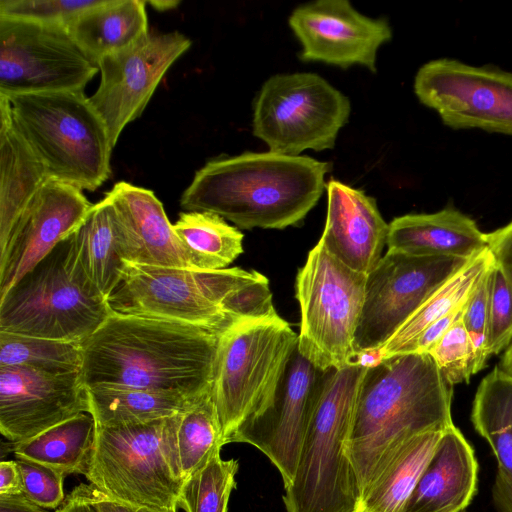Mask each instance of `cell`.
I'll list each match as a JSON object with an SVG mask.
<instances>
[{
    "instance_id": "6da1fadb",
    "label": "cell",
    "mask_w": 512,
    "mask_h": 512,
    "mask_svg": "<svg viewBox=\"0 0 512 512\" xmlns=\"http://www.w3.org/2000/svg\"><path fill=\"white\" fill-rule=\"evenodd\" d=\"M219 330L112 312L81 343L85 387L198 397L212 389Z\"/></svg>"
},
{
    "instance_id": "7a4b0ae2",
    "label": "cell",
    "mask_w": 512,
    "mask_h": 512,
    "mask_svg": "<svg viewBox=\"0 0 512 512\" xmlns=\"http://www.w3.org/2000/svg\"><path fill=\"white\" fill-rule=\"evenodd\" d=\"M453 387L425 353L368 368L345 443L360 498L406 441L453 425Z\"/></svg>"
},
{
    "instance_id": "3957f363",
    "label": "cell",
    "mask_w": 512,
    "mask_h": 512,
    "mask_svg": "<svg viewBox=\"0 0 512 512\" xmlns=\"http://www.w3.org/2000/svg\"><path fill=\"white\" fill-rule=\"evenodd\" d=\"M330 170L328 162L271 151L214 159L195 173L180 206L215 213L241 229H284L317 204Z\"/></svg>"
},
{
    "instance_id": "277c9868",
    "label": "cell",
    "mask_w": 512,
    "mask_h": 512,
    "mask_svg": "<svg viewBox=\"0 0 512 512\" xmlns=\"http://www.w3.org/2000/svg\"><path fill=\"white\" fill-rule=\"evenodd\" d=\"M107 302L115 313L219 330L244 318L277 313L269 280L238 267L201 270L126 262Z\"/></svg>"
},
{
    "instance_id": "5b68a950",
    "label": "cell",
    "mask_w": 512,
    "mask_h": 512,
    "mask_svg": "<svg viewBox=\"0 0 512 512\" xmlns=\"http://www.w3.org/2000/svg\"><path fill=\"white\" fill-rule=\"evenodd\" d=\"M367 370L351 363L324 372L295 476L283 495L286 512L356 511L360 492L345 443Z\"/></svg>"
},
{
    "instance_id": "8992f818",
    "label": "cell",
    "mask_w": 512,
    "mask_h": 512,
    "mask_svg": "<svg viewBox=\"0 0 512 512\" xmlns=\"http://www.w3.org/2000/svg\"><path fill=\"white\" fill-rule=\"evenodd\" d=\"M298 334L277 313L236 321L221 335L212 397L223 440L273 405Z\"/></svg>"
},
{
    "instance_id": "52a82bcc",
    "label": "cell",
    "mask_w": 512,
    "mask_h": 512,
    "mask_svg": "<svg viewBox=\"0 0 512 512\" xmlns=\"http://www.w3.org/2000/svg\"><path fill=\"white\" fill-rule=\"evenodd\" d=\"M13 120L50 178L94 191L111 175L114 148L84 91L8 97Z\"/></svg>"
},
{
    "instance_id": "ba28073f",
    "label": "cell",
    "mask_w": 512,
    "mask_h": 512,
    "mask_svg": "<svg viewBox=\"0 0 512 512\" xmlns=\"http://www.w3.org/2000/svg\"><path fill=\"white\" fill-rule=\"evenodd\" d=\"M111 313L67 237L0 298V331L82 343Z\"/></svg>"
},
{
    "instance_id": "9c48e42d",
    "label": "cell",
    "mask_w": 512,
    "mask_h": 512,
    "mask_svg": "<svg viewBox=\"0 0 512 512\" xmlns=\"http://www.w3.org/2000/svg\"><path fill=\"white\" fill-rule=\"evenodd\" d=\"M367 275L356 272L318 242L295 279L300 308L297 349L321 371L355 363L356 332Z\"/></svg>"
},
{
    "instance_id": "30bf717a",
    "label": "cell",
    "mask_w": 512,
    "mask_h": 512,
    "mask_svg": "<svg viewBox=\"0 0 512 512\" xmlns=\"http://www.w3.org/2000/svg\"><path fill=\"white\" fill-rule=\"evenodd\" d=\"M167 418L124 425L95 423L85 477L96 490L121 503L158 511L178 510L181 489L164 443Z\"/></svg>"
},
{
    "instance_id": "8fae6325",
    "label": "cell",
    "mask_w": 512,
    "mask_h": 512,
    "mask_svg": "<svg viewBox=\"0 0 512 512\" xmlns=\"http://www.w3.org/2000/svg\"><path fill=\"white\" fill-rule=\"evenodd\" d=\"M350 111L347 96L321 76L277 74L265 81L255 99L253 135L274 153L323 151L334 147Z\"/></svg>"
},
{
    "instance_id": "7c38bea8",
    "label": "cell",
    "mask_w": 512,
    "mask_h": 512,
    "mask_svg": "<svg viewBox=\"0 0 512 512\" xmlns=\"http://www.w3.org/2000/svg\"><path fill=\"white\" fill-rule=\"evenodd\" d=\"M98 71L66 27L0 17V94L84 91Z\"/></svg>"
},
{
    "instance_id": "4fadbf2b",
    "label": "cell",
    "mask_w": 512,
    "mask_h": 512,
    "mask_svg": "<svg viewBox=\"0 0 512 512\" xmlns=\"http://www.w3.org/2000/svg\"><path fill=\"white\" fill-rule=\"evenodd\" d=\"M414 92L450 128L512 136V72L436 59L420 67Z\"/></svg>"
},
{
    "instance_id": "5bb4252c",
    "label": "cell",
    "mask_w": 512,
    "mask_h": 512,
    "mask_svg": "<svg viewBox=\"0 0 512 512\" xmlns=\"http://www.w3.org/2000/svg\"><path fill=\"white\" fill-rule=\"evenodd\" d=\"M469 260L387 251L367 275L364 305L355 338L357 354L381 347Z\"/></svg>"
},
{
    "instance_id": "9a60e30c",
    "label": "cell",
    "mask_w": 512,
    "mask_h": 512,
    "mask_svg": "<svg viewBox=\"0 0 512 512\" xmlns=\"http://www.w3.org/2000/svg\"><path fill=\"white\" fill-rule=\"evenodd\" d=\"M191 46L184 34L149 32L134 44L104 56L90 103L105 123L113 147L123 129L141 116L172 64Z\"/></svg>"
},
{
    "instance_id": "2e32d148",
    "label": "cell",
    "mask_w": 512,
    "mask_h": 512,
    "mask_svg": "<svg viewBox=\"0 0 512 512\" xmlns=\"http://www.w3.org/2000/svg\"><path fill=\"white\" fill-rule=\"evenodd\" d=\"M288 22L301 44V60L343 69L361 65L375 72L378 49L392 38L386 19L367 17L347 0H317L300 5Z\"/></svg>"
},
{
    "instance_id": "e0dca14e",
    "label": "cell",
    "mask_w": 512,
    "mask_h": 512,
    "mask_svg": "<svg viewBox=\"0 0 512 512\" xmlns=\"http://www.w3.org/2000/svg\"><path fill=\"white\" fill-rule=\"evenodd\" d=\"M92 204L81 189L50 178L0 246V298L82 222Z\"/></svg>"
},
{
    "instance_id": "ac0fdd59",
    "label": "cell",
    "mask_w": 512,
    "mask_h": 512,
    "mask_svg": "<svg viewBox=\"0 0 512 512\" xmlns=\"http://www.w3.org/2000/svg\"><path fill=\"white\" fill-rule=\"evenodd\" d=\"M324 372L296 348L271 408L255 422L238 428L228 440L260 450L278 469L284 488L295 476Z\"/></svg>"
},
{
    "instance_id": "d6986e66",
    "label": "cell",
    "mask_w": 512,
    "mask_h": 512,
    "mask_svg": "<svg viewBox=\"0 0 512 512\" xmlns=\"http://www.w3.org/2000/svg\"><path fill=\"white\" fill-rule=\"evenodd\" d=\"M81 373L50 374L22 366L0 367V432L17 443L88 412Z\"/></svg>"
},
{
    "instance_id": "ffe728a7",
    "label": "cell",
    "mask_w": 512,
    "mask_h": 512,
    "mask_svg": "<svg viewBox=\"0 0 512 512\" xmlns=\"http://www.w3.org/2000/svg\"><path fill=\"white\" fill-rule=\"evenodd\" d=\"M106 196L114 206L119 247L125 262L197 269L153 191L120 181Z\"/></svg>"
},
{
    "instance_id": "44dd1931",
    "label": "cell",
    "mask_w": 512,
    "mask_h": 512,
    "mask_svg": "<svg viewBox=\"0 0 512 512\" xmlns=\"http://www.w3.org/2000/svg\"><path fill=\"white\" fill-rule=\"evenodd\" d=\"M327 188V217L319 243L350 269L368 275L382 258L389 224L374 198L337 180Z\"/></svg>"
},
{
    "instance_id": "7402d4cb",
    "label": "cell",
    "mask_w": 512,
    "mask_h": 512,
    "mask_svg": "<svg viewBox=\"0 0 512 512\" xmlns=\"http://www.w3.org/2000/svg\"><path fill=\"white\" fill-rule=\"evenodd\" d=\"M478 463L471 445L453 424L400 512H463L477 492Z\"/></svg>"
},
{
    "instance_id": "603a6c76",
    "label": "cell",
    "mask_w": 512,
    "mask_h": 512,
    "mask_svg": "<svg viewBox=\"0 0 512 512\" xmlns=\"http://www.w3.org/2000/svg\"><path fill=\"white\" fill-rule=\"evenodd\" d=\"M387 251L414 256L471 259L488 247L487 233L453 207L435 213L406 214L389 223Z\"/></svg>"
},
{
    "instance_id": "cb8c5ba5",
    "label": "cell",
    "mask_w": 512,
    "mask_h": 512,
    "mask_svg": "<svg viewBox=\"0 0 512 512\" xmlns=\"http://www.w3.org/2000/svg\"><path fill=\"white\" fill-rule=\"evenodd\" d=\"M49 179L46 167L16 127L8 97L0 94V246Z\"/></svg>"
},
{
    "instance_id": "d4e9b609",
    "label": "cell",
    "mask_w": 512,
    "mask_h": 512,
    "mask_svg": "<svg viewBox=\"0 0 512 512\" xmlns=\"http://www.w3.org/2000/svg\"><path fill=\"white\" fill-rule=\"evenodd\" d=\"M146 1L100 0L67 26L73 41L96 66L106 55L122 50L148 31Z\"/></svg>"
},
{
    "instance_id": "484cf974",
    "label": "cell",
    "mask_w": 512,
    "mask_h": 512,
    "mask_svg": "<svg viewBox=\"0 0 512 512\" xmlns=\"http://www.w3.org/2000/svg\"><path fill=\"white\" fill-rule=\"evenodd\" d=\"M68 237L78 267L107 299L121 282L126 263L120 252L116 215L110 199L105 195L93 204Z\"/></svg>"
},
{
    "instance_id": "4316f807",
    "label": "cell",
    "mask_w": 512,
    "mask_h": 512,
    "mask_svg": "<svg viewBox=\"0 0 512 512\" xmlns=\"http://www.w3.org/2000/svg\"><path fill=\"white\" fill-rule=\"evenodd\" d=\"M164 443L174 476L183 482L225 445L212 389L167 419Z\"/></svg>"
},
{
    "instance_id": "83f0119b",
    "label": "cell",
    "mask_w": 512,
    "mask_h": 512,
    "mask_svg": "<svg viewBox=\"0 0 512 512\" xmlns=\"http://www.w3.org/2000/svg\"><path fill=\"white\" fill-rule=\"evenodd\" d=\"M488 247L470 259L458 272L430 295L381 347V360L414 353L421 334L434 322L463 306L493 263Z\"/></svg>"
},
{
    "instance_id": "f1b7e54d",
    "label": "cell",
    "mask_w": 512,
    "mask_h": 512,
    "mask_svg": "<svg viewBox=\"0 0 512 512\" xmlns=\"http://www.w3.org/2000/svg\"><path fill=\"white\" fill-rule=\"evenodd\" d=\"M445 430L420 433L400 446L361 496L356 511L400 512Z\"/></svg>"
},
{
    "instance_id": "f546056e",
    "label": "cell",
    "mask_w": 512,
    "mask_h": 512,
    "mask_svg": "<svg viewBox=\"0 0 512 512\" xmlns=\"http://www.w3.org/2000/svg\"><path fill=\"white\" fill-rule=\"evenodd\" d=\"M95 436V420L88 412L80 413L42 433L13 442L17 459L39 462L66 474L86 475Z\"/></svg>"
},
{
    "instance_id": "4dcf8cb0",
    "label": "cell",
    "mask_w": 512,
    "mask_h": 512,
    "mask_svg": "<svg viewBox=\"0 0 512 512\" xmlns=\"http://www.w3.org/2000/svg\"><path fill=\"white\" fill-rule=\"evenodd\" d=\"M89 411L105 426L147 422L171 417L191 407L201 396L131 388L86 387ZM205 394V393H204Z\"/></svg>"
},
{
    "instance_id": "1f68e13d",
    "label": "cell",
    "mask_w": 512,
    "mask_h": 512,
    "mask_svg": "<svg viewBox=\"0 0 512 512\" xmlns=\"http://www.w3.org/2000/svg\"><path fill=\"white\" fill-rule=\"evenodd\" d=\"M471 421L489 444L498 468L512 480V377L498 366L486 375L476 391Z\"/></svg>"
},
{
    "instance_id": "d6a6232c",
    "label": "cell",
    "mask_w": 512,
    "mask_h": 512,
    "mask_svg": "<svg viewBox=\"0 0 512 512\" xmlns=\"http://www.w3.org/2000/svg\"><path fill=\"white\" fill-rule=\"evenodd\" d=\"M173 228L197 269L227 268L243 253V233L215 213L181 212Z\"/></svg>"
},
{
    "instance_id": "836d02e7",
    "label": "cell",
    "mask_w": 512,
    "mask_h": 512,
    "mask_svg": "<svg viewBox=\"0 0 512 512\" xmlns=\"http://www.w3.org/2000/svg\"><path fill=\"white\" fill-rule=\"evenodd\" d=\"M81 343L0 331V367L22 366L50 374L81 372Z\"/></svg>"
},
{
    "instance_id": "e575fe53",
    "label": "cell",
    "mask_w": 512,
    "mask_h": 512,
    "mask_svg": "<svg viewBox=\"0 0 512 512\" xmlns=\"http://www.w3.org/2000/svg\"><path fill=\"white\" fill-rule=\"evenodd\" d=\"M238 468L237 460H223L217 451L183 482L178 508L186 512H227Z\"/></svg>"
},
{
    "instance_id": "d590c367",
    "label": "cell",
    "mask_w": 512,
    "mask_h": 512,
    "mask_svg": "<svg viewBox=\"0 0 512 512\" xmlns=\"http://www.w3.org/2000/svg\"><path fill=\"white\" fill-rule=\"evenodd\" d=\"M464 307L452 326L429 352L441 373L453 386L468 383L474 375L472 346L463 323Z\"/></svg>"
},
{
    "instance_id": "8d00e7d4",
    "label": "cell",
    "mask_w": 512,
    "mask_h": 512,
    "mask_svg": "<svg viewBox=\"0 0 512 512\" xmlns=\"http://www.w3.org/2000/svg\"><path fill=\"white\" fill-rule=\"evenodd\" d=\"M488 288L487 345L491 356L512 341V287L494 261L488 270Z\"/></svg>"
},
{
    "instance_id": "74e56055",
    "label": "cell",
    "mask_w": 512,
    "mask_h": 512,
    "mask_svg": "<svg viewBox=\"0 0 512 512\" xmlns=\"http://www.w3.org/2000/svg\"><path fill=\"white\" fill-rule=\"evenodd\" d=\"M100 0H0V17L66 27Z\"/></svg>"
},
{
    "instance_id": "f35d334b",
    "label": "cell",
    "mask_w": 512,
    "mask_h": 512,
    "mask_svg": "<svg viewBox=\"0 0 512 512\" xmlns=\"http://www.w3.org/2000/svg\"><path fill=\"white\" fill-rule=\"evenodd\" d=\"M23 494L33 503L56 509L65 500L63 480L65 473L54 467L25 459H17Z\"/></svg>"
},
{
    "instance_id": "ab89813d",
    "label": "cell",
    "mask_w": 512,
    "mask_h": 512,
    "mask_svg": "<svg viewBox=\"0 0 512 512\" xmlns=\"http://www.w3.org/2000/svg\"><path fill=\"white\" fill-rule=\"evenodd\" d=\"M488 270L472 291L463 311V323L473 351L474 374L486 367V362L490 357L487 345Z\"/></svg>"
},
{
    "instance_id": "60d3db41",
    "label": "cell",
    "mask_w": 512,
    "mask_h": 512,
    "mask_svg": "<svg viewBox=\"0 0 512 512\" xmlns=\"http://www.w3.org/2000/svg\"><path fill=\"white\" fill-rule=\"evenodd\" d=\"M487 243L494 262L512 287V220L505 226L487 233Z\"/></svg>"
},
{
    "instance_id": "b9f144b4",
    "label": "cell",
    "mask_w": 512,
    "mask_h": 512,
    "mask_svg": "<svg viewBox=\"0 0 512 512\" xmlns=\"http://www.w3.org/2000/svg\"><path fill=\"white\" fill-rule=\"evenodd\" d=\"M464 305L453 310L449 314L445 315L430 325L419 337L415 346L414 353L429 354L433 347L438 343V341L458 318L463 310Z\"/></svg>"
},
{
    "instance_id": "7bdbcfd3",
    "label": "cell",
    "mask_w": 512,
    "mask_h": 512,
    "mask_svg": "<svg viewBox=\"0 0 512 512\" xmlns=\"http://www.w3.org/2000/svg\"><path fill=\"white\" fill-rule=\"evenodd\" d=\"M56 512H100L95 505L89 485L81 483L76 486L65 498L63 504Z\"/></svg>"
},
{
    "instance_id": "ee69618b",
    "label": "cell",
    "mask_w": 512,
    "mask_h": 512,
    "mask_svg": "<svg viewBox=\"0 0 512 512\" xmlns=\"http://www.w3.org/2000/svg\"><path fill=\"white\" fill-rule=\"evenodd\" d=\"M23 487L17 462H0V496L22 495Z\"/></svg>"
},
{
    "instance_id": "f6af8a7d",
    "label": "cell",
    "mask_w": 512,
    "mask_h": 512,
    "mask_svg": "<svg viewBox=\"0 0 512 512\" xmlns=\"http://www.w3.org/2000/svg\"><path fill=\"white\" fill-rule=\"evenodd\" d=\"M492 499L496 512H512V480L499 469L492 487Z\"/></svg>"
},
{
    "instance_id": "bcb514c9",
    "label": "cell",
    "mask_w": 512,
    "mask_h": 512,
    "mask_svg": "<svg viewBox=\"0 0 512 512\" xmlns=\"http://www.w3.org/2000/svg\"><path fill=\"white\" fill-rule=\"evenodd\" d=\"M89 491L91 497L100 512H177L173 511H158L146 507H136L125 503L117 502L107 497L102 492L96 490L89 484Z\"/></svg>"
},
{
    "instance_id": "7dc6e473",
    "label": "cell",
    "mask_w": 512,
    "mask_h": 512,
    "mask_svg": "<svg viewBox=\"0 0 512 512\" xmlns=\"http://www.w3.org/2000/svg\"><path fill=\"white\" fill-rule=\"evenodd\" d=\"M0 512H48L24 494L0 496Z\"/></svg>"
},
{
    "instance_id": "c3c4849f",
    "label": "cell",
    "mask_w": 512,
    "mask_h": 512,
    "mask_svg": "<svg viewBox=\"0 0 512 512\" xmlns=\"http://www.w3.org/2000/svg\"><path fill=\"white\" fill-rule=\"evenodd\" d=\"M499 369L507 374L508 376L512 377V341L507 346L499 365H497Z\"/></svg>"
},
{
    "instance_id": "681fc988",
    "label": "cell",
    "mask_w": 512,
    "mask_h": 512,
    "mask_svg": "<svg viewBox=\"0 0 512 512\" xmlns=\"http://www.w3.org/2000/svg\"><path fill=\"white\" fill-rule=\"evenodd\" d=\"M151 5H153L156 9H160V10H163V9H169V8H174L175 6H177V4L179 2H174V1H154V2H147Z\"/></svg>"
},
{
    "instance_id": "f907efd6",
    "label": "cell",
    "mask_w": 512,
    "mask_h": 512,
    "mask_svg": "<svg viewBox=\"0 0 512 512\" xmlns=\"http://www.w3.org/2000/svg\"><path fill=\"white\" fill-rule=\"evenodd\" d=\"M463 512H466V511H463Z\"/></svg>"
},
{
    "instance_id": "816d5d0a",
    "label": "cell",
    "mask_w": 512,
    "mask_h": 512,
    "mask_svg": "<svg viewBox=\"0 0 512 512\" xmlns=\"http://www.w3.org/2000/svg\"><path fill=\"white\" fill-rule=\"evenodd\" d=\"M356 512H359V511H356Z\"/></svg>"
}]
</instances>
